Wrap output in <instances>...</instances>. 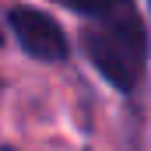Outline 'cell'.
<instances>
[{"label":"cell","instance_id":"277c9868","mask_svg":"<svg viewBox=\"0 0 151 151\" xmlns=\"http://www.w3.org/2000/svg\"><path fill=\"white\" fill-rule=\"evenodd\" d=\"M0 151H14V148H0Z\"/></svg>","mask_w":151,"mask_h":151},{"label":"cell","instance_id":"8992f818","mask_svg":"<svg viewBox=\"0 0 151 151\" xmlns=\"http://www.w3.org/2000/svg\"><path fill=\"white\" fill-rule=\"evenodd\" d=\"M148 7H151V0H148Z\"/></svg>","mask_w":151,"mask_h":151},{"label":"cell","instance_id":"6da1fadb","mask_svg":"<svg viewBox=\"0 0 151 151\" xmlns=\"http://www.w3.org/2000/svg\"><path fill=\"white\" fill-rule=\"evenodd\" d=\"M81 49L116 91H134L141 84L148 67V32L134 11H109L99 21L84 25Z\"/></svg>","mask_w":151,"mask_h":151},{"label":"cell","instance_id":"3957f363","mask_svg":"<svg viewBox=\"0 0 151 151\" xmlns=\"http://www.w3.org/2000/svg\"><path fill=\"white\" fill-rule=\"evenodd\" d=\"M53 4H60V7H70L77 14H88V18H102V14H109L116 7V0H53Z\"/></svg>","mask_w":151,"mask_h":151},{"label":"cell","instance_id":"7a4b0ae2","mask_svg":"<svg viewBox=\"0 0 151 151\" xmlns=\"http://www.w3.org/2000/svg\"><path fill=\"white\" fill-rule=\"evenodd\" d=\"M7 25H11V32L18 39V46L28 56H35V60L56 63V60H67L70 56L67 32L60 28V21L53 14H42L39 7H25V4L11 7L7 11Z\"/></svg>","mask_w":151,"mask_h":151},{"label":"cell","instance_id":"5b68a950","mask_svg":"<svg viewBox=\"0 0 151 151\" xmlns=\"http://www.w3.org/2000/svg\"><path fill=\"white\" fill-rule=\"evenodd\" d=\"M0 42H4V35H0Z\"/></svg>","mask_w":151,"mask_h":151}]
</instances>
